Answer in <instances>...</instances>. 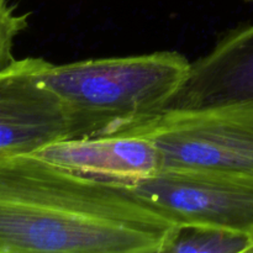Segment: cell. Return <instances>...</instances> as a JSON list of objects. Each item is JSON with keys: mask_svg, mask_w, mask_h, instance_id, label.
I'll use <instances>...</instances> for the list:
<instances>
[{"mask_svg": "<svg viewBox=\"0 0 253 253\" xmlns=\"http://www.w3.org/2000/svg\"><path fill=\"white\" fill-rule=\"evenodd\" d=\"M237 103L253 104V24L229 30L205 56L193 62L169 109Z\"/></svg>", "mask_w": 253, "mask_h": 253, "instance_id": "obj_7", "label": "cell"}, {"mask_svg": "<svg viewBox=\"0 0 253 253\" xmlns=\"http://www.w3.org/2000/svg\"><path fill=\"white\" fill-rule=\"evenodd\" d=\"M36 153L85 177L123 185L135 184L163 169V158L156 143L136 132L69 138Z\"/></svg>", "mask_w": 253, "mask_h": 253, "instance_id": "obj_6", "label": "cell"}, {"mask_svg": "<svg viewBox=\"0 0 253 253\" xmlns=\"http://www.w3.org/2000/svg\"><path fill=\"white\" fill-rule=\"evenodd\" d=\"M177 229L126 185L0 156V253H161Z\"/></svg>", "mask_w": 253, "mask_h": 253, "instance_id": "obj_1", "label": "cell"}, {"mask_svg": "<svg viewBox=\"0 0 253 253\" xmlns=\"http://www.w3.org/2000/svg\"><path fill=\"white\" fill-rule=\"evenodd\" d=\"M29 26V14L20 12L10 0H0V71L15 61L14 48L19 35Z\"/></svg>", "mask_w": 253, "mask_h": 253, "instance_id": "obj_9", "label": "cell"}, {"mask_svg": "<svg viewBox=\"0 0 253 253\" xmlns=\"http://www.w3.org/2000/svg\"><path fill=\"white\" fill-rule=\"evenodd\" d=\"M41 57L17 58L0 71V156L36 153L68 140V119L41 78Z\"/></svg>", "mask_w": 253, "mask_h": 253, "instance_id": "obj_5", "label": "cell"}, {"mask_svg": "<svg viewBox=\"0 0 253 253\" xmlns=\"http://www.w3.org/2000/svg\"><path fill=\"white\" fill-rule=\"evenodd\" d=\"M247 253H253V239H252V242H251V245H250V247H249V251H247Z\"/></svg>", "mask_w": 253, "mask_h": 253, "instance_id": "obj_10", "label": "cell"}, {"mask_svg": "<svg viewBox=\"0 0 253 253\" xmlns=\"http://www.w3.org/2000/svg\"><path fill=\"white\" fill-rule=\"evenodd\" d=\"M131 132L156 143L163 168L253 174L251 103L168 109L157 120Z\"/></svg>", "mask_w": 253, "mask_h": 253, "instance_id": "obj_3", "label": "cell"}, {"mask_svg": "<svg viewBox=\"0 0 253 253\" xmlns=\"http://www.w3.org/2000/svg\"><path fill=\"white\" fill-rule=\"evenodd\" d=\"M251 241V236L237 232L208 227L178 226L166 252H247Z\"/></svg>", "mask_w": 253, "mask_h": 253, "instance_id": "obj_8", "label": "cell"}, {"mask_svg": "<svg viewBox=\"0 0 253 253\" xmlns=\"http://www.w3.org/2000/svg\"><path fill=\"white\" fill-rule=\"evenodd\" d=\"M245 1H247V2H253V0H245Z\"/></svg>", "mask_w": 253, "mask_h": 253, "instance_id": "obj_11", "label": "cell"}, {"mask_svg": "<svg viewBox=\"0 0 253 253\" xmlns=\"http://www.w3.org/2000/svg\"><path fill=\"white\" fill-rule=\"evenodd\" d=\"M126 187L177 226L225 230L253 239L250 173L163 168L153 177Z\"/></svg>", "mask_w": 253, "mask_h": 253, "instance_id": "obj_4", "label": "cell"}, {"mask_svg": "<svg viewBox=\"0 0 253 253\" xmlns=\"http://www.w3.org/2000/svg\"><path fill=\"white\" fill-rule=\"evenodd\" d=\"M190 69L184 54L158 51L46 62L41 78L63 105L69 138H91L131 132L157 120L170 108Z\"/></svg>", "mask_w": 253, "mask_h": 253, "instance_id": "obj_2", "label": "cell"}]
</instances>
